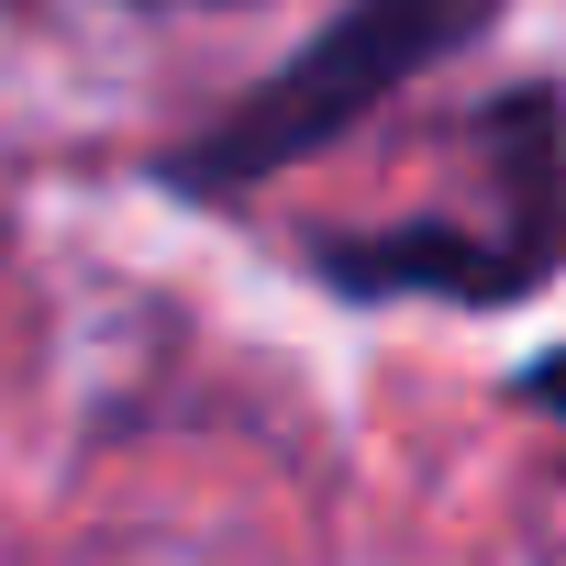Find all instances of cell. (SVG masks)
Returning a JSON list of instances; mask_svg holds the SVG:
<instances>
[{
  "mask_svg": "<svg viewBox=\"0 0 566 566\" xmlns=\"http://www.w3.org/2000/svg\"><path fill=\"white\" fill-rule=\"evenodd\" d=\"M489 23H500V0H345L290 67H266L233 112H211V123L167 156V189L233 200V189L290 178L301 156L345 145L378 101H400L422 67H444V56L478 45Z\"/></svg>",
  "mask_w": 566,
  "mask_h": 566,
  "instance_id": "cell-1",
  "label": "cell"
},
{
  "mask_svg": "<svg viewBox=\"0 0 566 566\" xmlns=\"http://www.w3.org/2000/svg\"><path fill=\"white\" fill-rule=\"evenodd\" d=\"M533 244H500V233H467V222H400V233H345L323 244V277L345 301H467V312H500V301H533L544 290Z\"/></svg>",
  "mask_w": 566,
  "mask_h": 566,
  "instance_id": "cell-2",
  "label": "cell"
}]
</instances>
